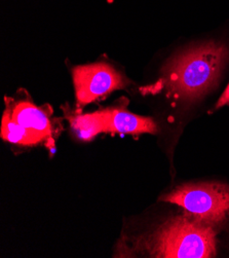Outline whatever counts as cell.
<instances>
[{
	"mask_svg": "<svg viewBox=\"0 0 229 258\" xmlns=\"http://www.w3.org/2000/svg\"><path fill=\"white\" fill-rule=\"evenodd\" d=\"M228 54L224 45L207 43L171 60L163 80L168 96L185 102L202 97L216 85Z\"/></svg>",
	"mask_w": 229,
	"mask_h": 258,
	"instance_id": "cell-1",
	"label": "cell"
},
{
	"mask_svg": "<svg viewBox=\"0 0 229 258\" xmlns=\"http://www.w3.org/2000/svg\"><path fill=\"white\" fill-rule=\"evenodd\" d=\"M152 257L209 258L216 255V230L212 223L190 214L166 222L146 243Z\"/></svg>",
	"mask_w": 229,
	"mask_h": 258,
	"instance_id": "cell-2",
	"label": "cell"
},
{
	"mask_svg": "<svg viewBox=\"0 0 229 258\" xmlns=\"http://www.w3.org/2000/svg\"><path fill=\"white\" fill-rule=\"evenodd\" d=\"M161 200L178 205L188 214L212 224L222 223L229 217V186L226 184L182 185Z\"/></svg>",
	"mask_w": 229,
	"mask_h": 258,
	"instance_id": "cell-3",
	"label": "cell"
},
{
	"mask_svg": "<svg viewBox=\"0 0 229 258\" xmlns=\"http://www.w3.org/2000/svg\"><path fill=\"white\" fill-rule=\"evenodd\" d=\"M73 82L78 104L82 106L125 86L120 73L105 63L75 67Z\"/></svg>",
	"mask_w": 229,
	"mask_h": 258,
	"instance_id": "cell-4",
	"label": "cell"
},
{
	"mask_svg": "<svg viewBox=\"0 0 229 258\" xmlns=\"http://www.w3.org/2000/svg\"><path fill=\"white\" fill-rule=\"evenodd\" d=\"M107 132L119 134H155L158 131L157 123L148 117L133 114L121 108L106 109Z\"/></svg>",
	"mask_w": 229,
	"mask_h": 258,
	"instance_id": "cell-5",
	"label": "cell"
},
{
	"mask_svg": "<svg viewBox=\"0 0 229 258\" xmlns=\"http://www.w3.org/2000/svg\"><path fill=\"white\" fill-rule=\"evenodd\" d=\"M12 116L18 123L37 133L44 140L52 135V123L47 114L30 102H19L13 109Z\"/></svg>",
	"mask_w": 229,
	"mask_h": 258,
	"instance_id": "cell-6",
	"label": "cell"
},
{
	"mask_svg": "<svg viewBox=\"0 0 229 258\" xmlns=\"http://www.w3.org/2000/svg\"><path fill=\"white\" fill-rule=\"evenodd\" d=\"M71 126L80 139L90 141L100 133L107 132L106 109L93 113L76 115L71 118Z\"/></svg>",
	"mask_w": 229,
	"mask_h": 258,
	"instance_id": "cell-7",
	"label": "cell"
},
{
	"mask_svg": "<svg viewBox=\"0 0 229 258\" xmlns=\"http://www.w3.org/2000/svg\"><path fill=\"white\" fill-rule=\"evenodd\" d=\"M2 138L16 144L34 145L44 140L37 133L18 123L10 111H6L2 121Z\"/></svg>",
	"mask_w": 229,
	"mask_h": 258,
	"instance_id": "cell-8",
	"label": "cell"
},
{
	"mask_svg": "<svg viewBox=\"0 0 229 258\" xmlns=\"http://www.w3.org/2000/svg\"><path fill=\"white\" fill-rule=\"evenodd\" d=\"M227 104H229V84H228V86L226 87V89H225V91L223 92V94H222V96L220 97V99L218 100L215 108H216V109H219V108H221V107H223V106H225V105H227Z\"/></svg>",
	"mask_w": 229,
	"mask_h": 258,
	"instance_id": "cell-9",
	"label": "cell"
}]
</instances>
